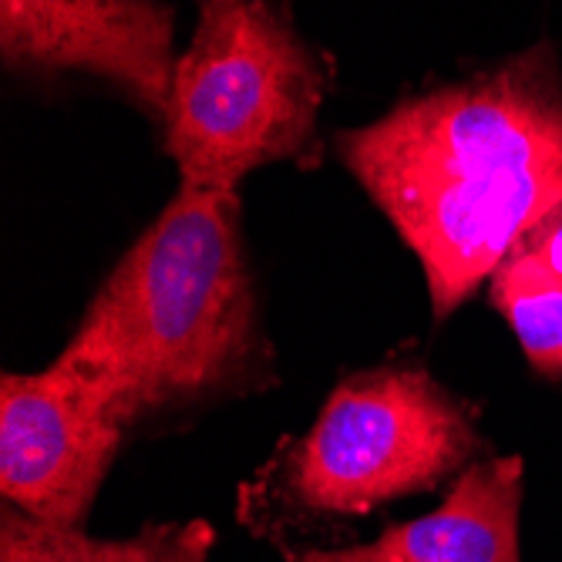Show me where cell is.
<instances>
[{
    "instance_id": "cell-3",
    "label": "cell",
    "mask_w": 562,
    "mask_h": 562,
    "mask_svg": "<svg viewBox=\"0 0 562 562\" xmlns=\"http://www.w3.org/2000/svg\"><path fill=\"white\" fill-rule=\"evenodd\" d=\"M479 415L422 364L387 361L347 374L317 422L283 438L239 485L236 519L286 555L303 542L321 549V539L381 505L435 492L482 462L488 441Z\"/></svg>"
},
{
    "instance_id": "cell-1",
    "label": "cell",
    "mask_w": 562,
    "mask_h": 562,
    "mask_svg": "<svg viewBox=\"0 0 562 562\" xmlns=\"http://www.w3.org/2000/svg\"><path fill=\"white\" fill-rule=\"evenodd\" d=\"M337 159L415 252L435 321L492 280L562 199V65L552 41L404 94L337 132Z\"/></svg>"
},
{
    "instance_id": "cell-8",
    "label": "cell",
    "mask_w": 562,
    "mask_h": 562,
    "mask_svg": "<svg viewBox=\"0 0 562 562\" xmlns=\"http://www.w3.org/2000/svg\"><path fill=\"white\" fill-rule=\"evenodd\" d=\"M216 529L202 519L148 522L128 539H94L85 529L44 522L0 505V562H206Z\"/></svg>"
},
{
    "instance_id": "cell-11",
    "label": "cell",
    "mask_w": 562,
    "mask_h": 562,
    "mask_svg": "<svg viewBox=\"0 0 562 562\" xmlns=\"http://www.w3.org/2000/svg\"><path fill=\"white\" fill-rule=\"evenodd\" d=\"M199 4H202V0H199Z\"/></svg>"
},
{
    "instance_id": "cell-7",
    "label": "cell",
    "mask_w": 562,
    "mask_h": 562,
    "mask_svg": "<svg viewBox=\"0 0 562 562\" xmlns=\"http://www.w3.org/2000/svg\"><path fill=\"white\" fill-rule=\"evenodd\" d=\"M522 458H482L454 479L435 513L387 526L371 542L303 549L286 562H522Z\"/></svg>"
},
{
    "instance_id": "cell-9",
    "label": "cell",
    "mask_w": 562,
    "mask_h": 562,
    "mask_svg": "<svg viewBox=\"0 0 562 562\" xmlns=\"http://www.w3.org/2000/svg\"><path fill=\"white\" fill-rule=\"evenodd\" d=\"M488 300L513 327L529 368L559 384L562 381V273L542 257L513 246L488 280Z\"/></svg>"
},
{
    "instance_id": "cell-10",
    "label": "cell",
    "mask_w": 562,
    "mask_h": 562,
    "mask_svg": "<svg viewBox=\"0 0 562 562\" xmlns=\"http://www.w3.org/2000/svg\"><path fill=\"white\" fill-rule=\"evenodd\" d=\"M516 246L536 252V257H542L552 270L562 273V199L539 216V223Z\"/></svg>"
},
{
    "instance_id": "cell-4",
    "label": "cell",
    "mask_w": 562,
    "mask_h": 562,
    "mask_svg": "<svg viewBox=\"0 0 562 562\" xmlns=\"http://www.w3.org/2000/svg\"><path fill=\"white\" fill-rule=\"evenodd\" d=\"M330 81L334 65L296 31L290 0H202L159 128L179 182L239 192L252 169L303 162Z\"/></svg>"
},
{
    "instance_id": "cell-6",
    "label": "cell",
    "mask_w": 562,
    "mask_h": 562,
    "mask_svg": "<svg viewBox=\"0 0 562 562\" xmlns=\"http://www.w3.org/2000/svg\"><path fill=\"white\" fill-rule=\"evenodd\" d=\"M11 75H91L162 128L176 81V11L162 0H0Z\"/></svg>"
},
{
    "instance_id": "cell-2",
    "label": "cell",
    "mask_w": 562,
    "mask_h": 562,
    "mask_svg": "<svg viewBox=\"0 0 562 562\" xmlns=\"http://www.w3.org/2000/svg\"><path fill=\"white\" fill-rule=\"evenodd\" d=\"M125 431L260 394L277 381L239 192L179 182L55 357Z\"/></svg>"
},
{
    "instance_id": "cell-5",
    "label": "cell",
    "mask_w": 562,
    "mask_h": 562,
    "mask_svg": "<svg viewBox=\"0 0 562 562\" xmlns=\"http://www.w3.org/2000/svg\"><path fill=\"white\" fill-rule=\"evenodd\" d=\"M128 431L61 361L0 381V495L21 513L85 529Z\"/></svg>"
}]
</instances>
